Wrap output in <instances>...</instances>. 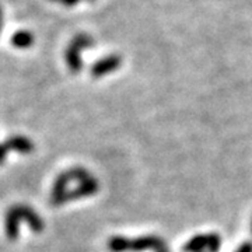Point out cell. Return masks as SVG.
<instances>
[{"instance_id": "cell-11", "label": "cell", "mask_w": 252, "mask_h": 252, "mask_svg": "<svg viewBox=\"0 0 252 252\" xmlns=\"http://www.w3.org/2000/svg\"><path fill=\"white\" fill-rule=\"evenodd\" d=\"M7 154H9V149L6 147V144L0 143V165L6 162V160H7Z\"/></svg>"}, {"instance_id": "cell-10", "label": "cell", "mask_w": 252, "mask_h": 252, "mask_svg": "<svg viewBox=\"0 0 252 252\" xmlns=\"http://www.w3.org/2000/svg\"><path fill=\"white\" fill-rule=\"evenodd\" d=\"M70 44L76 46L79 51H84V49H90L94 46V38L89 34H86V32H79L73 36Z\"/></svg>"}, {"instance_id": "cell-15", "label": "cell", "mask_w": 252, "mask_h": 252, "mask_svg": "<svg viewBox=\"0 0 252 252\" xmlns=\"http://www.w3.org/2000/svg\"><path fill=\"white\" fill-rule=\"evenodd\" d=\"M158 252H168V250L165 248V250H161V251H158Z\"/></svg>"}, {"instance_id": "cell-12", "label": "cell", "mask_w": 252, "mask_h": 252, "mask_svg": "<svg viewBox=\"0 0 252 252\" xmlns=\"http://www.w3.org/2000/svg\"><path fill=\"white\" fill-rule=\"evenodd\" d=\"M59 3H62L63 6H66V7H73V6L79 4L80 0H59Z\"/></svg>"}, {"instance_id": "cell-18", "label": "cell", "mask_w": 252, "mask_h": 252, "mask_svg": "<svg viewBox=\"0 0 252 252\" xmlns=\"http://www.w3.org/2000/svg\"><path fill=\"white\" fill-rule=\"evenodd\" d=\"M251 228H252V227H251Z\"/></svg>"}, {"instance_id": "cell-1", "label": "cell", "mask_w": 252, "mask_h": 252, "mask_svg": "<svg viewBox=\"0 0 252 252\" xmlns=\"http://www.w3.org/2000/svg\"><path fill=\"white\" fill-rule=\"evenodd\" d=\"M23 221L27 223L32 233H42L45 228L44 219L35 209L26 203L13 205L4 215V234L9 241H17L20 237V225Z\"/></svg>"}, {"instance_id": "cell-4", "label": "cell", "mask_w": 252, "mask_h": 252, "mask_svg": "<svg viewBox=\"0 0 252 252\" xmlns=\"http://www.w3.org/2000/svg\"><path fill=\"white\" fill-rule=\"evenodd\" d=\"M74 184L76 185L70 187L69 192H67L66 203L74 202V200H80V199L90 198V196L95 195L99 190V182L94 175H91L90 178H87V180L79 181V182H74Z\"/></svg>"}, {"instance_id": "cell-14", "label": "cell", "mask_w": 252, "mask_h": 252, "mask_svg": "<svg viewBox=\"0 0 252 252\" xmlns=\"http://www.w3.org/2000/svg\"><path fill=\"white\" fill-rule=\"evenodd\" d=\"M1 27H3V10L0 7V31H1Z\"/></svg>"}, {"instance_id": "cell-8", "label": "cell", "mask_w": 252, "mask_h": 252, "mask_svg": "<svg viewBox=\"0 0 252 252\" xmlns=\"http://www.w3.org/2000/svg\"><path fill=\"white\" fill-rule=\"evenodd\" d=\"M80 52L81 51H79L72 44H69V46L64 51V61H66L69 70L73 74H77V73H80L83 70V59H81Z\"/></svg>"}, {"instance_id": "cell-16", "label": "cell", "mask_w": 252, "mask_h": 252, "mask_svg": "<svg viewBox=\"0 0 252 252\" xmlns=\"http://www.w3.org/2000/svg\"><path fill=\"white\" fill-rule=\"evenodd\" d=\"M87 1H90V3H94V1H95V0H87Z\"/></svg>"}, {"instance_id": "cell-13", "label": "cell", "mask_w": 252, "mask_h": 252, "mask_svg": "<svg viewBox=\"0 0 252 252\" xmlns=\"http://www.w3.org/2000/svg\"><path fill=\"white\" fill-rule=\"evenodd\" d=\"M235 252H252V244L251 243H245L243 244L238 250Z\"/></svg>"}, {"instance_id": "cell-2", "label": "cell", "mask_w": 252, "mask_h": 252, "mask_svg": "<svg viewBox=\"0 0 252 252\" xmlns=\"http://www.w3.org/2000/svg\"><path fill=\"white\" fill-rule=\"evenodd\" d=\"M165 248V243L157 235H146L135 240L122 235H114L108 240V250L111 252H142L147 250L158 252Z\"/></svg>"}, {"instance_id": "cell-17", "label": "cell", "mask_w": 252, "mask_h": 252, "mask_svg": "<svg viewBox=\"0 0 252 252\" xmlns=\"http://www.w3.org/2000/svg\"><path fill=\"white\" fill-rule=\"evenodd\" d=\"M54 1H59V0H54Z\"/></svg>"}, {"instance_id": "cell-6", "label": "cell", "mask_w": 252, "mask_h": 252, "mask_svg": "<svg viewBox=\"0 0 252 252\" xmlns=\"http://www.w3.org/2000/svg\"><path fill=\"white\" fill-rule=\"evenodd\" d=\"M121 64H122L121 55H108V56L101 58L95 63H93L90 73L94 79H99L102 76H107L109 73L118 70L121 67Z\"/></svg>"}, {"instance_id": "cell-9", "label": "cell", "mask_w": 252, "mask_h": 252, "mask_svg": "<svg viewBox=\"0 0 252 252\" xmlns=\"http://www.w3.org/2000/svg\"><path fill=\"white\" fill-rule=\"evenodd\" d=\"M10 41H11V45L17 49H28L34 44V35L27 30H20L11 35Z\"/></svg>"}, {"instance_id": "cell-5", "label": "cell", "mask_w": 252, "mask_h": 252, "mask_svg": "<svg viewBox=\"0 0 252 252\" xmlns=\"http://www.w3.org/2000/svg\"><path fill=\"white\" fill-rule=\"evenodd\" d=\"M221 245V238L217 234L196 235L190 238L188 243L184 245V252H202L207 250V252H219Z\"/></svg>"}, {"instance_id": "cell-7", "label": "cell", "mask_w": 252, "mask_h": 252, "mask_svg": "<svg viewBox=\"0 0 252 252\" xmlns=\"http://www.w3.org/2000/svg\"><path fill=\"white\" fill-rule=\"evenodd\" d=\"M4 144H6V147L9 150L17 152L20 154H31L35 149L34 142L30 137H26L23 135L10 136V137H7V140L4 142Z\"/></svg>"}, {"instance_id": "cell-3", "label": "cell", "mask_w": 252, "mask_h": 252, "mask_svg": "<svg viewBox=\"0 0 252 252\" xmlns=\"http://www.w3.org/2000/svg\"><path fill=\"white\" fill-rule=\"evenodd\" d=\"M72 185V178L69 171L61 172L56 178H55L54 184H52V189H51V195H49V203L55 207L63 206L66 205V196L67 192Z\"/></svg>"}]
</instances>
